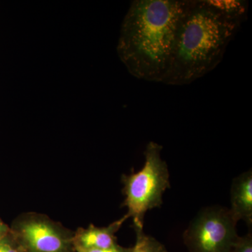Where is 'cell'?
I'll return each mask as SVG.
<instances>
[{"mask_svg":"<svg viewBox=\"0 0 252 252\" xmlns=\"http://www.w3.org/2000/svg\"><path fill=\"white\" fill-rule=\"evenodd\" d=\"M209 4L222 14L243 23L248 16L249 3L243 0H207Z\"/></svg>","mask_w":252,"mask_h":252,"instance_id":"obj_8","label":"cell"},{"mask_svg":"<svg viewBox=\"0 0 252 252\" xmlns=\"http://www.w3.org/2000/svg\"><path fill=\"white\" fill-rule=\"evenodd\" d=\"M241 24L207 0H188L162 83L187 85L211 72L223 59Z\"/></svg>","mask_w":252,"mask_h":252,"instance_id":"obj_2","label":"cell"},{"mask_svg":"<svg viewBox=\"0 0 252 252\" xmlns=\"http://www.w3.org/2000/svg\"><path fill=\"white\" fill-rule=\"evenodd\" d=\"M137 239L133 248L128 252H168L157 239L144 233L143 230H135Z\"/></svg>","mask_w":252,"mask_h":252,"instance_id":"obj_9","label":"cell"},{"mask_svg":"<svg viewBox=\"0 0 252 252\" xmlns=\"http://www.w3.org/2000/svg\"><path fill=\"white\" fill-rule=\"evenodd\" d=\"M162 149L157 142H149L144 152V166L123 178L126 217L132 218L135 230H143L146 213L161 206L162 195L170 188V174L161 158Z\"/></svg>","mask_w":252,"mask_h":252,"instance_id":"obj_3","label":"cell"},{"mask_svg":"<svg viewBox=\"0 0 252 252\" xmlns=\"http://www.w3.org/2000/svg\"><path fill=\"white\" fill-rule=\"evenodd\" d=\"M20 236L31 252H64L67 242L59 228L46 220L32 218L19 226Z\"/></svg>","mask_w":252,"mask_h":252,"instance_id":"obj_5","label":"cell"},{"mask_svg":"<svg viewBox=\"0 0 252 252\" xmlns=\"http://www.w3.org/2000/svg\"><path fill=\"white\" fill-rule=\"evenodd\" d=\"M0 252H20L18 249L14 248L12 244L7 240H0Z\"/></svg>","mask_w":252,"mask_h":252,"instance_id":"obj_12","label":"cell"},{"mask_svg":"<svg viewBox=\"0 0 252 252\" xmlns=\"http://www.w3.org/2000/svg\"><path fill=\"white\" fill-rule=\"evenodd\" d=\"M5 229V228L4 227V225H2V223H1V222L0 221V236L1 235V233L4 232V230Z\"/></svg>","mask_w":252,"mask_h":252,"instance_id":"obj_13","label":"cell"},{"mask_svg":"<svg viewBox=\"0 0 252 252\" xmlns=\"http://www.w3.org/2000/svg\"><path fill=\"white\" fill-rule=\"evenodd\" d=\"M231 208L229 209L237 220L252 223V172H245L233 180L231 188Z\"/></svg>","mask_w":252,"mask_h":252,"instance_id":"obj_6","label":"cell"},{"mask_svg":"<svg viewBox=\"0 0 252 252\" xmlns=\"http://www.w3.org/2000/svg\"><path fill=\"white\" fill-rule=\"evenodd\" d=\"M238 222L229 209L207 207L186 230L184 242L189 252H231L239 236Z\"/></svg>","mask_w":252,"mask_h":252,"instance_id":"obj_4","label":"cell"},{"mask_svg":"<svg viewBox=\"0 0 252 252\" xmlns=\"http://www.w3.org/2000/svg\"><path fill=\"white\" fill-rule=\"evenodd\" d=\"M188 0H135L123 21L118 54L132 76L162 82Z\"/></svg>","mask_w":252,"mask_h":252,"instance_id":"obj_1","label":"cell"},{"mask_svg":"<svg viewBox=\"0 0 252 252\" xmlns=\"http://www.w3.org/2000/svg\"><path fill=\"white\" fill-rule=\"evenodd\" d=\"M77 252H128L129 250H125L118 246L110 249H88L83 248L81 247H76Z\"/></svg>","mask_w":252,"mask_h":252,"instance_id":"obj_11","label":"cell"},{"mask_svg":"<svg viewBox=\"0 0 252 252\" xmlns=\"http://www.w3.org/2000/svg\"><path fill=\"white\" fill-rule=\"evenodd\" d=\"M127 217L114 221L107 227L98 228L91 225L81 230L77 235L76 247L88 249H110L118 246L116 243V232L121 228Z\"/></svg>","mask_w":252,"mask_h":252,"instance_id":"obj_7","label":"cell"},{"mask_svg":"<svg viewBox=\"0 0 252 252\" xmlns=\"http://www.w3.org/2000/svg\"><path fill=\"white\" fill-rule=\"evenodd\" d=\"M231 252H252V236L248 233L245 236H238L235 240Z\"/></svg>","mask_w":252,"mask_h":252,"instance_id":"obj_10","label":"cell"}]
</instances>
